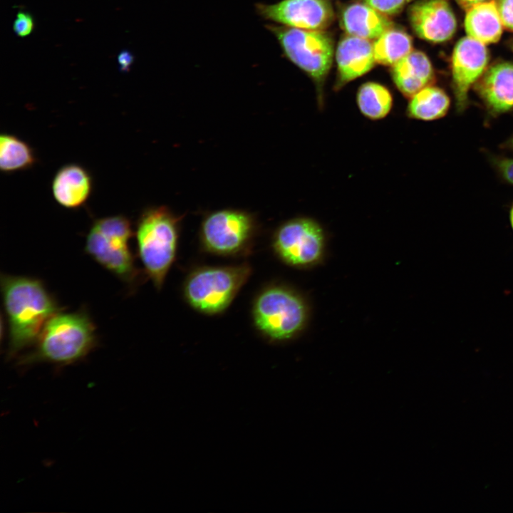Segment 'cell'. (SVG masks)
<instances>
[{
  "label": "cell",
  "instance_id": "cell-5",
  "mask_svg": "<svg viewBox=\"0 0 513 513\" xmlns=\"http://www.w3.org/2000/svg\"><path fill=\"white\" fill-rule=\"evenodd\" d=\"M286 56L314 81L318 103L323 108V86L333 57V41L322 30H306L269 25Z\"/></svg>",
  "mask_w": 513,
  "mask_h": 513
},
{
  "label": "cell",
  "instance_id": "cell-12",
  "mask_svg": "<svg viewBox=\"0 0 513 513\" xmlns=\"http://www.w3.org/2000/svg\"><path fill=\"white\" fill-rule=\"evenodd\" d=\"M413 30L420 38L444 42L454 35L457 21L447 0H420L408 11Z\"/></svg>",
  "mask_w": 513,
  "mask_h": 513
},
{
  "label": "cell",
  "instance_id": "cell-14",
  "mask_svg": "<svg viewBox=\"0 0 513 513\" xmlns=\"http://www.w3.org/2000/svg\"><path fill=\"white\" fill-rule=\"evenodd\" d=\"M337 78L335 89L370 71L375 65L373 43L370 40L348 35L342 38L336 53Z\"/></svg>",
  "mask_w": 513,
  "mask_h": 513
},
{
  "label": "cell",
  "instance_id": "cell-7",
  "mask_svg": "<svg viewBox=\"0 0 513 513\" xmlns=\"http://www.w3.org/2000/svg\"><path fill=\"white\" fill-rule=\"evenodd\" d=\"M256 328L269 338L284 341L292 338L304 327L306 309L293 291L274 286L262 291L253 307Z\"/></svg>",
  "mask_w": 513,
  "mask_h": 513
},
{
  "label": "cell",
  "instance_id": "cell-20",
  "mask_svg": "<svg viewBox=\"0 0 513 513\" xmlns=\"http://www.w3.org/2000/svg\"><path fill=\"white\" fill-rule=\"evenodd\" d=\"M356 103L363 115L369 120H378L390 113L393 100L385 86L375 82H366L358 90Z\"/></svg>",
  "mask_w": 513,
  "mask_h": 513
},
{
  "label": "cell",
  "instance_id": "cell-24",
  "mask_svg": "<svg viewBox=\"0 0 513 513\" xmlns=\"http://www.w3.org/2000/svg\"><path fill=\"white\" fill-rule=\"evenodd\" d=\"M33 28V19L26 11H19L13 24L14 33L20 37L29 35Z\"/></svg>",
  "mask_w": 513,
  "mask_h": 513
},
{
  "label": "cell",
  "instance_id": "cell-10",
  "mask_svg": "<svg viewBox=\"0 0 513 513\" xmlns=\"http://www.w3.org/2000/svg\"><path fill=\"white\" fill-rule=\"evenodd\" d=\"M256 11L267 21L306 30H323L334 19L333 8L327 0H282L273 4H258Z\"/></svg>",
  "mask_w": 513,
  "mask_h": 513
},
{
  "label": "cell",
  "instance_id": "cell-2",
  "mask_svg": "<svg viewBox=\"0 0 513 513\" xmlns=\"http://www.w3.org/2000/svg\"><path fill=\"white\" fill-rule=\"evenodd\" d=\"M96 327L85 309L55 314L46 323L33 348L19 358L18 365L68 366L85 358L97 346Z\"/></svg>",
  "mask_w": 513,
  "mask_h": 513
},
{
  "label": "cell",
  "instance_id": "cell-28",
  "mask_svg": "<svg viewBox=\"0 0 513 513\" xmlns=\"http://www.w3.org/2000/svg\"><path fill=\"white\" fill-rule=\"evenodd\" d=\"M459 5L463 9L468 10L473 6L485 1V0H456Z\"/></svg>",
  "mask_w": 513,
  "mask_h": 513
},
{
  "label": "cell",
  "instance_id": "cell-13",
  "mask_svg": "<svg viewBox=\"0 0 513 513\" xmlns=\"http://www.w3.org/2000/svg\"><path fill=\"white\" fill-rule=\"evenodd\" d=\"M476 90L488 113L497 117L513 109V63L492 66L480 78Z\"/></svg>",
  "mask_w": 513,
  "mask_h": 513
},
{
  "label": "cell",
  "instance_id": "cell-17",
  "mask_svg": "<svg viewBox=\"0 0 513 513\" xmlns=\"http://www.w3.org/2000/svg\"><path fill=\"white\" fill-rule=\"evenodd\" d=\"M341 24L348 35L376 39L392 27L391 21L366 3L348 6L341 16Z\"/></svg>",
  "mask_w": 513,
  "mask_h": 513
},
{
  "label": "cell",
  "instance_id": "cell-26",
  "mask_svg": "<svg viewBox=\"0 0 513 513\" xmlns=\"http://www.w3.org/2000/svg\"><path fill=\"white\" fill-rule=\"evenodd\" d=\"M492 161L503 180L513 185V158L497 157Z\"/></svg>",
  "mask_w": 513,
  "mask_h": 513
},
{
  "label": "cell",
  "instance_id": "cell-23",
  "mask_svg": "<svg viewBox=\"0 0 513 513\" xmlns=\"http://www.w3.org/2000/svg\"><path fill=\"white\" fill-rule=\"evenodd\" d=\"M411 0H364V2L385 16L400 13Z\"/></svg>",
  "mask_w": 513,
  "mask_h": 513
},
{
  "label": "cell",
  "instance_id": "cell-1",
  "mask_svg": "<svg viewBox=\"0 0 513 513\" xmlns=\"http://www.w3.org/2000/svg\"><path fill=\"white\" fill-rule=\"evenodd\" d=\"M1 289L11 358L33 346L47 321L62 309L43 282L34 277L2 274Z\"/></svg>",
  "mask_w": 513,
  "mask_h": 513
},
{
  "label": "cell",
  "instance_id": "cell-8",
  "mask_svg": "<svg viewBox=\"0 0 513 513\" xmlns=\"http://www.w3.org/2000/svg\"><path fill=\"white\" fill-rule=\"evenodd\" d=\"M274 248L286 263L296 266L314 264L321 257L324 235L315 220L299 217L284 223L276 232Z\"/></svg>",
  "mask_w": 513,
  "mask_h": 513
},
{
  "label": "cell",
  "instance_id": "cell-22",
  "mask_svg": "<svg viewBox=\"0 0 513 513\" xmlns=\"http://www.w3.org/2000/svg\"><path fill=\"white\" fill-rule=\"evenodd\" d=\"M412 51L411 37L406 32L393 27L373 42L375 62L385 66H393Z\"/></svg>",
  "mask_w": 513,
  "mask_h": 513
},
{
  "label": "cell",
  "instance_id": "cell-11",
  "mask_svg": "<svg viewBox=\"0 0 513 513\" xmlns=\"http://www.w3.org/2000/svg\"><path fill=\"white\" fill-rule=\"evenodd\" d=\"M488 60L485 45L473 38H462L455 45L452 56V77L458 113L467 108L470 89L482 76Z\"/></svg>",
  "mask_w": 513,
  "mask_h": 513
},
{
  "label": "cell",
  "instance_id": "cell-4",
  "mask_svg": "<svg viewBox=\"0 0 513 513\" xmlns=\"http://www.w3.org/2000/svg\"><path fill=\"white\" fill-rule=\"evenodd\" d=\"M180 218L165 207H152L140 216L135 232L137 252L145 271L160 289L176 256Z\"/></svg>",
  "mask_w": 513,
  "mask_h": 513
},
{
  "label": "cell",
  "instance_id": "cell-16",
  "mask_svg": "<svg viewBox=\"0 0 513 513\" xmlns=\"http://www.w3.org/2000/svg\"><path fill=\"white\" fill-rule=\"evenodd\" d=\"M393 81L405 97L410 98L434 81V72L427 56L419 51H412L392 66Z\"/></svg>",
  "mask_w": 513,
  "mask_h": 513
},
{
  "label": "cell",
  "instance_id": "cell-3",
  "mask_svg": "<svg viewBox=\"0 0 513 513\" xmlns=\"http://www.w3.org/2000/svg\"><path fill=\"white\" fill-rule=\"evenodd\" d=\"M133 234L128 217L122 214L113 215L93 222L85 244L86 253L130 290H134L140 279L130 245Z\"/></svg>",
  "mask_w": 513,
  "mask_h": 513
},
{
  "label": "cell",
  "instance_id": "cell-6",
  "mask_svg": "<svg viewBox=\"0 0 513 513\" xmlns=\"http://www.w3.org/2000/svg\"><path fill=\"white\" fill-rule=\"evenodd\" d=\"M247 264L206 267L193 272L185 284V296L196 310L207 314L223 311L251 274Z\"/></svg>",
  "mask_w": 513,
  "mask_h": 513
},
{
  "label": "cell",
  "instance_id": "cell-21",
  "mask_svg": "<svg viewBox=\"0 0 513 513\" xmlns=\"http://www.w3.org/2000/svg\"><path fill=\"white\" fill-rule=\"evenodd\" d=\"M36 161L31 146L19 137L9 133L0 135V168L4 173L26 170Z\"/></svg>",
  "mask_w": 513,
  "mask_h": 513
},
{
  "label": "cell",
  "instance_id": "cell-18",
  "mask_svg": "<svg viewBox=\"0 0 513 513\" xmlns=\"http://www.w3.org/2000/svg\"><path fill=\"white\" fill-rule=\"evenodd\" d=\"M502 23L494 1H484L467 10L465 28L467 36L484 45L497 42Z\"/></svg>",
  "mask_w": 513,
  "mask_h": 513
},
{
  "label": "cell",
  "instance_id": "cell-25",
  "mask_svg": "<svg viewBox=\"0 0 513 513\" xmlns=\"http://www.w3.org/2000/svg\"><path fill=\"white\" fill-rule=\"evenodd\" d=\"M499 14L502 25L513 31V0H493Z\"/></svg>",
  "mask_w": 513,
  "mask_h": 513
},
{
  "label": "cell",
  "instance_id": "cell-30",
  "mask_svg": "<svg viewBox=\"0 0 513 513\" xmlns=\"http://www.w3.org/2000/svg\"><path fill=\"white\" fill-rule=\"evenodd\" d=\"M507 147L513 150V135L507 141Z\"/></svg>",
  "mask_w": 513,
  "mask_h": 513
},
{
  "label": "cell",
  "instance_id": "cell-19",
  "mask_svg": "<svg viewBox=\"0 0 513 513\" xmlns=\"http://www.w3.org/2000/svg\"><path fill=\"white\" fill-rule=\"evenodd\" d=\"M450 105L447 94L442 89L430 85L410 98L406 115L415 120H435L447 113Z\"/></svg>",
  "mask_w": 513,
  "mask_h": 513
},
{
  "label": "cell",
  "instance_id": "cell-15",
  "mask_svg": "<svg viewBox=\"0 0 513 513\" xmlns=\"http://www.w3.org/2000/svg\"><path fill=\"white\" fill-rule=\"evenodd\" d=\"M93 187L90 173L81 165L72 163L62 166L52 181L55 201L66 209H77L88 200Z\"/></svg>",
  "mask_w": 513,
  "mask_h": 513
},
{
  "label": "cell",
  "instance_id": "cell-9",
  "mask_svg": "<svg viewBox=\"0 0 513 513\" xmlns=\"http://www.w3.org/2000/svg\"><path fill=\"white\" fill-rule=\"evenodd\" d=\"M254 229V219L247 212L222 209L212 212L204 219L201 239L210 252L234 254L247 247Z\"/></svg>",
  "mask_w": 513,
  "mask_h": 513
},
{
  "label": "cell",
  "instance_id": "cell-29",
  "mask_svg": "<svg viewBox=\"0 0 513 513\" xmlns=\"http://www.w3.org/2000/svg\"><path fill=\"white\" fill-rule=\"evenodd\" d=\"M509 222L512 227V229L513 231V204L511 207V209L509 210Z\"/></svg>",
  "mask_w": 513,
  "mask_h": 513
},
{
  "label": "cell",
  "instance_id": "cell-27",
  "mask_svg": "<svg viewBox=\"0 0 513 513\" xmlns=\"http://www.w3.org/2000/svg\"><path fill=\"white\" fill-rule=\"evenodd\" d=\"M134 61L133 53L128 50H122L118 56V63L120 71L128 72Z\"/></svg>",
  "mask_w": 513,
  "mask_h": 513
}]
</instances>
